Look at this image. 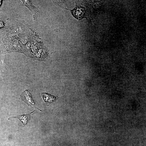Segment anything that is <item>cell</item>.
<instances>
[{
  "label": "cell",
  "instance_id": "3",
  "mask_svg": "<svg viewBox=\"0 0 146 146\" xmlns=\"http://www.w3.org/2000/svg\"><path fill=\"white\" fill-rule=\"evenodd\" d=\"M26 6L29 10L32 13L34 20L37 19L36 14L38 12L39 6L36 7L34 6L29 1H21Z\"/></svg>",
  "mask_w": 146,
  "mask_h": 146
},
{
  "label": "cell",
  "instance_id": "6",
  "mask_svg": "<svg viewBox=\"0 0 146 146\" xmlns=\"http://www.w3.org/2000/svg\"><path fill=\"white\" fill-rule=\"evenodd\" d=\"M4 23L2 21H0V28L4 26Z\"/></svg>",
  "mask_w": 146,
  "mask_h": 146
},
{
  "label": "cell",
  "instance_id": "1",
  "mask_svg": "<svg viewBox=\"0 0 146 146\" xmlns=\"http://www.w3.org/2000/svg\"><path fill=\"white\" fill-rule=\"evenodd\" d=\"M21 99L29 106H34L36 109L41 111L38 109L35 105L32 94L29 90L26 89L21 94L20 96Z\"/></svg>",
  "mask_w": 146,
  "mask_h": 146
},
{
  "label": "cell",
  "instance_id": "2",
  "mask_svg": "<svg viewBox=\"0 0 146 146\" xmlns=\"http://www.w3.org/2000/svg\"><path fill=\"white\" fill-rule=\"evenodd\" d=\"M65 9L70 10L72 15L76 19H80L85 18L84 8L77 6L76 3L74 9L71 10Z\"/></svg>",
  "mask_w": 146,
  "mask_h": 146
},
{
  "label": "cell",
  "instance_id": "4",
  "mask_svg": "<svg viewBox=\"0 0 146 146\" xmlns=\"http://www.w3.org/2000/svg\"><path fill=\"white\" fill-rule=\"evenodd\" d=\"M34 111H33L31 113L28 114H24L17 116H12L8 119H18L20 120V121L24 125H25L28 123L30 120H31V114Z\"/></svg>",
  "mask_w": 146,
  "mask_h": 146
},
{
  "label": "cell",
  "instance_id": "5",
  "mask_svg": "<svg viewBox=\"0 0 146 146\" xmlns=\"http://www.w3.org/2000/svg\"><path fill=\"white\" fill-rule=\"evenodd\" d=\"M42 95L47 106H49L51 103L54 102L58 99L57 96H54L47 93H42Z\"/></svg>",
  "mask_w": 146,
  "mask_h": 146
}]
</instances>
